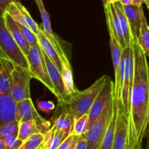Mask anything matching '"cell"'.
Returning <instances> with one entry per match:
<instances>
[{
    "label": "cell",
    "mask_w": 149,
    "mask_h": 149,
    "mask_svg": "<svg viewBox=\"0 0 149 149\" xmlns=\"http://www.w3.org/2000/svg\"><path fill=\"white\" fill-rule=\"evenodd\" d=\"M88 130V115L84 114L79 118L75 119L73 127L72 134L77 136L84 135Z\"/></svg>",
    "instance_id": "f1b7e54d"
},
{
    "label": "cell",
    "mask_w": 149,
    "mask_h": 149,
    "mask_svg": "<svg viewBox=\"0 0 149 149\" xmlns=\"http://www.w3.org/2000/svg\"><path fill=\"white\" fill-rule=\"evenodd\" d=\"M56 114L57 116H54L52 120V125L62 131L65 138H67L73 132V127L75 118L66 112H60L55 113L54 115Z\"/></svg>",
    "instance_id": "7402d4cb"
},
{
    "label": "cell",
    "mask_w": 149,
    "mask_h": 149,
    "mask_svg": "<svg viewBox=\"0 0 149 149\" xmlns=\"http://www.w3.org/2000/svg\"><path fill=\"white\" fill-rule=\"evenodd\" d=\"M15 105L11 95H0V127L15 120Z\"/></svg>",
    "instance_id": "e0dca14e"
},
{
    "label": "cell",
    "mask_w": 149,
    "mask_h": 149,
    "mask_svg": "<svg viewBox=\"0 0 149 149\" xmlns=\"http://www.w3.org/2000/svg\"><path fill=\"white\" fill-rule=\"evenodd\" d=\"M113 81H111L110 77L107 79L104 87L97 95V97L93 102L88 113V129L94 123L95 121L99 117L104 108L109 103V100L113 95Z\"/></svg>",
    "instance_id": "9c48e42d"
},
{
    "label": "cell",
    "mask_w": 149,
    "mask_h": 149,
    "mask_svg": "<svg viewBox=\"0 0 149 149\" xmlns=\"http://www.w3.org/2000/svg\"><path fill=\"white\" fill-rule=\"evenodd\" d=\"M15 66L5 54L0 55V95H10L11 73Z\"/></svg>",
    "instance_id": "7c38bea8"
},
{
    "label": "cell",
    "mask_w": 149,
    "mask_h": 149,
    "mask_svg": "<svg viewBox=\"0 0 149 149\" xmlns=\"http://www.w3.org/2000/svg\"><path fill=\"white\" fill-rule=\"evenodd\" d=\"M5 13L16 23L28 28L36 35L39 29V26L32 18L27 9L20 1H13L10 3Z\"/></svg>",
    "instance_id": "30bf717a"
},
{
    "label": "cell",
    "mask_w": 149,
    "mask_h": 149,
    "mask_svg": "<svg viewBox=\"0 0 149 149\" xmlns=\"http://www.w3.org/2000/svg\"><path fill=\"white\" fill-rule=\"evenodd\" d=\"M124 52L125 54V77L119 105L127 117L130 109V97L134 79V52L132 44L130 47L124 49Z\"/></svg>",
    "instance_id": "52a82bcc"
},
{
    "label": "cell",
    "mask_w": 149,
    "mask_h": 149,
    "mask_svg": "<svg viewBox=\"0 0 149 149\" xmlns=\"http://www.w3.org/2000/svg\"><path fill=\"white\" fill-rule=\"evenodd\" d=\"M19 129V122L14 120L0 127V138L7 136H14L17 138Z\"/></svg>",
    "instance_id": "f546056e"
},
{
    "label": "cell",
    "mask_w": 149,
    "mask_h": 149,
    "mask_svg": "<svg viewBox=\"0 0 149 149\" xmlns=\"http://www.w3.org/2000/svg\"><path fill=\"white\" fill-rule=\"evenodd\" d=\"M113 111H112L111 118L109 124L107 129L103 135L101 143L100 144L98 149H111L113 145V138L115 135V130H116V118H117V110H118V102L113 95Z\"/></svg>",
    "instance_id": "ffe728a7"
},
{
    "label": "cell",
    "mask_w": 149,
    "mask_h": 149,
    "mask_svg": "<svg viewBox=\"0 0 149 149\" xmlns=\"http://www.w3.org/2000/svg\"><path fill=\"white\" fill-rule=\"evenodd\" d=\"M0 149H6L4 145V143L2 141V139L1 138H0Z\"/></svg>",
    "instance_id": "b9f144b4"
},
{
    "label": "cell",
    "mask_w": 149,
    "mask_h": 149,
    "mask_svg": "<svg viewBox=\"0 0 149 149\" xmlns=\"http://www.w3.org/2000/svg\"><path fill=\"white\" fill-rule=\"evenodd\" d=\"M109 76L103 75L96 80L89 88L84 90H77L74 93L65 95L58 100V109L55 113L66 112L75 119L87 114L102 89L104 87Z\"/></svg>",
    "instance_id": "7a4b0ae2"
},
{
    "label": "cell",
    "mask_w": 149,
    "mask_h": 149,
    "mask_svg": "<svg viewBox=\"0 0 149 149\" xmlns=\"http://www.w3.org/2000/svg\"><path fill=\"white\" fill-rule=\"evenodd\" d=\"M132 4L138 7H141L143 5V4H147L149 3V0H132Z\"/></svg>",
    "instance_id": "8d00e7d4"
},
{
    "label": "cell",
    "mask_w": 149,
    "mask_h": 149,
    "mask_svg": "<svg viewBox=\"0 0 149 149\" xmlns=\"http://www.w3.org/2000/svg\"><path fill=\"white\" fill-rule=\"evenodd\" d=\"M0 47L15 65H18L29 70V63L26 57L13 39L6 26L4 16L0 17Z\"/></svg>",
    "instance_id": "277c9868"
},
{
    "label": "cell",
    "mask_w": 149,
    "mask_h": 149,
    "mask_svg": "<svg viewBox=\"0 0 149 149\" xmlns=\"http://www.w3.org/2000/svg\"><path fill=\"white\" fill-rule=\"evenodd\" d=\"M146 6H147V8H148V11H149V3H148V4H146Z\"/></svg>",
    "instance_id": "bcb514c9"
},
{
    "label": "cell",
    "mask_w": 149,
    "mask_h": 149,
    "mask_svg": "<svg viewBox=\"0 0 149 149\" xmlns=\"http://www.w3.org/2000/svg\"><path fill=\"white\" fill-rule=\"evenodd\" d=\"M36 37H37L39 46L42 48V50L45 52V53L49 58V59L55 64V65L58 68V69L61 71V62L59 55L58 54L56 49L54 47L52 44L47 38L42 29H40V28H39L37 33H36Z\"/></svg>",
    "instance_id": "44dd1931"
},
{
    "label": "cell",
    "mask_w": 149,
    "mask_h": 149,
    "mask_svg": "<svg viewBox=\"0 0 149 149\" xmlns=\"http://www.w3.org/2000/svg\"><path fill=\"white\" fill-rule=\"evenodd\" d=\"M17 26H18L19 29H20V31H21L22 34L23 35V36H24L26 40L28 42V43L30 45L31 47L36 46V45H37L38 44H39L37 37H36V35L35 34L33 31H31L30 29H28V28L19 24V23H17Z\"/></svg>",
    "instance_id": "4dcf8cb0"
},
{
    "label": "cell",
    "mask_w": 149,
    "mask_h": 149,
    "mask_svg": "<svg viewBox=\"0 0 149 149\" xmlns=\"http://www.w3.org/2000/svg\"><path fill=\"white\" fill-rule=\"evenodd\" d=\"M148 119L149 122V94H148Z\"/></svg>",
    "instance_id": "ee69618b"
},
{
    "label": "cell",
    "mask_w": 149,
    "mask_h": 149,
    "mask_svg": "<svg viewBox=\"0 0 149 149\" xmlns=\"http://www.w3.org/2000/svg\"><path fill=\"white\" fill-rule=\"evenodd\" d=\"M4 20H5L6 26H7L9 32L10 33L11 36H13V39L16 42L17 46L19 47L20 50L22 51L23 55L26 57L31 49L30 45L28 43L23 35L22 34L17 23L14 20H13L7 13H4Z\"/></svg>",
    "instance_id": "2e32d148"
},
{
    "label": "cell",
    "mask_w": 149,
    "mask_h": 149,
    "mask_svg": "<svg viewBox=\"0 0 149 149\" xmlns=\"http://www.w3.org/2000/svg\"><path fill=\"white\" fill-rule=\"evenodd\" d=\"M136 149H143V146H141V147H139V148H138Z\"/></svg>",
    "instance_id": "7dc6e473"
},
{
    "label": "cell",
    "mask_w": 149,
    "mask_h": 149,
    "mask_svg": "<svg viewBox=\"0 0 149 149\" xmlns=\"http://www.w3.org/2000/svg\"><path fill=\"white\" fill-rule=\"evenodd\" d=\"M65 139L63 132L52 125L45 133L43 146L46 149H57Z\"/></svg>",
    "instance_id": "cb8c5ba5"
},
{
    "label": "cell",
    "mask_w": 149,
    "mask_h": 149,
    "mask_svg": "<svg viewBox=\"0 0 149 149\" xmlns=\"http://www.w3.org/2000/svg\"><path fill=\"white\" fill-rule=\"evenodd\" d=\"M15 120L18 122L33 120L40 128L42 133L45 134L51 127V123L39 115L35 109L31 98H27L16 103Z\"/></svg>",
    "instance_id": "ba28073f"
},
{
    "label": "cell",
    "mask_w": 149,
    "mask_h": 149,
    "mask_svg": "<svg viewBox=\"0 0 149 149\" xmlns=\"http://www.w3.org/2000/svg\"><path fill=\"white\" fill-rule=\"evenodd\" d=\"M33 78L29 70L15 65L11 73L10 95L15 103L31 98L30 81Z\"/></svg>",
    "instance_id": "5b68a950"
},
{
    "label": "cell",
    "mask_w": 149,
    "mask_h": 149,
    "mask_svg": "<svg viewBox=\"0 0 149 149\" xmlns=\"http://www.w3.org/2000/svg\"><path fill=\"white\" fill-rule=\"evenodd\" d=\"M137 42L146 56L149 58V26L143 11L141 14V24Z\"/></svg>",
    "instance_id": "484cf974"
},
{
    "label": "cell",
    "mask_w": 149,
    "mask_h": 149,
    "mask_svg": "<svg viewBox=\"0 0 149 149\" xmlns=\"http://www.w3.org/2000/svg\"><path fill=\"white\" fill-rule=\"evenodd\" d=\"M13 1V0H0V8L5 13L10 3Z\"/></svg>",
    "instance_id": "d590c367"
},
{
    "label": "cell",
    "mask_w": 149,
    "mask_h": 149,
    "mask_svg": "<svg viewBox=\"0 0 149 149\" xmlns=\"http://www.w3.org/2000/svg\"><path fill=\"white\" fill-rule=\"evenodd\" d=\"M123 8L130 29L132 40H137L141 28V14L143 9L142 6L138 7L133 4L123 6Z\"/></svg>",
    "instance_id": "5bb4252c"
},
{
    "label": "cell",
    "mask_w": 149,
    "mask_h": 149,
    "mask_svg": "<svg viewBox=\"0 0 149 149\" xmlns=\"http://www.w3.org/2000/svg\"><path fill=\"white\" fill-rule=\"evenodd\" d=\"M36 133H42L40 128L33 120L19 122V129L17 138L24 141Z\"/></svg>",
    "instance_id": "4316f807"
},
{
    "label": "cell",
    "mask_w": 149,
    "mask_h": 149,
    "mask_svg": "<svg viewBox=\"0 0 149 149\" xmlns=\"http://www.w3.org/2000/svg\"><path fill=\"white\" fill-rule=\"evenodd\" d=\"M103 7H104L106 22L109 23L111 26L112 29L114 32L115 36H116V39L118 40L122 49H125L126 47H125L123 33H122L120 22H119V17L116 14L114 7H113V4H106V5H103Z\"/></svg>",
    "instance_id": "ac0fdd59"
},
{
    "label": "cell",
    "mask_w": 149,
    "mask_h": 149,
    "mask_svg": "<svg viewBox=\"0 0 149 149\" xmlns=\"http://www.w3.org/2000/svg\"><path fill=\"white\" fill-rule=\"evenodd\" d=\"M4 13H4V12L3 11L1 8H0V17H2V16H4Z\"/></svg>",
    "instance_id": "7bdbcfd3"
},
{
    "label": "cell",
    "mask_w": 149,
    "mask_h": 149,
    "mask_svg": "<svg viewBox=\"0 0 149 149\" xmlns=\"http://www.w3.org/2000/svg\"><path fill=\"white\" fill-rule=\"evenodd\" d=\"M38 108L42 111L49 113L55 109V106L52 101H38Z\"/></svg>",
    "instance_id": "d6a6232c"
},
{
    "label": "cell",
    "mask_w": 149,
    "mask_h": 149,
    "mask_svg": "<svg viewBox=\"0 0 149 149\" xmlns=\"http://www.w3.org/2000/svg\"><path fill=\"white\" fill-rule=\"evenodd\" d=\"M45 134L36 133L23 141L19 149H39L43 146Z\"/></svg>",
    "instance_id": "83f0119b"
},
{
    "label": "cell",
    "mask_w": 149,
    "mask_h": 149,
    "mask_svg": "<svg viewBox=\"0 0 149 149\" xmlns=\"http://www.w3.org/2000/svg\"><path fill=\"white\" fill-rule=\"evenodd\" d=\"M115 10L116 12L118 17H119V22H120L121 28H122V33H123L124 39H125V47H128L130 46L131 42H132V36H131L130 29L129 23H128L127 19L125 15V11H124L123 5L120 2H116L113 4Z\"/></svg>",
    "instance_id": "d4e9b609"
},
{
    "label": "cell",
    "mask_w": 149,
    "mask_h": 149,
    "mask_svg": "<svg viewBox=\"0 0 149 149\" xmlns=\"http://www.w3.org/2000/svg\"><path fill=\"white\" fill-rule=\"evenodd\" d=\"M121 0H102L103 3V5H106V4H113L116 2H120Z\"/></svg>",
    "instance_id": "f35d334b"
},
{
    "label": "cell",
    "mask_w": 149,
    "mask_h": 149,
    "mask_svg": "<svg viewBox=\"0 0 149 149\" xmlns=\"http://www.w3.org/2000/svg\"><path fill=\"white\" fill-rule=\"evenodd\" d=\"M127 117L118 103L116 130L111 149H126L127 141Z\"/></svg>",
    "instance_id": "8fae6325"
},
{
    "label": "cell",
    "mask_w": 149,
    "mask_h": 149,
    "mask_svg": "<svg viewBox=\"0 0 149 149\" xmlns=\"http://www.w3.org/2000/svg\"><path fill=\"white\" fill-rule=\"evenodd\" d=\"M6 149H19L23 141L14 136H7L1 138Z\"/></svg>",
    "instance_id": "1f68e13d"
},
{
    "label": "cell",
    "mask_w": 149,
    "mask_h": 149,
    "mask_svg": "<svg viewBox=\"0 0 149 149\" xmlns=\"http://www.w3.org/2000/svg\"><path fill=\"white\" fill-rule=\"evenodd\" d=\"M74 137H75V135L71 134V135H69L68 138H65V139L61 143V145L58 146V148L57 149H68V147H69V146L71 145V143H72Z\"/></svg>",
    "instance_id": "836d02e7"
},
{
    "label": "cell",
    "mask_w": 149,
    "mask_h": 149,
    "mask_svg": "<svg viewBox=\"0 0 149 149\" xmlns=\"http://www.w3.org/2000/svg\"><path fill=\"white\" fill-rule=\"evenodd\" d=\"M79 138V136H77V135H75V137H74V140H73L72 143H71V145L69 146V147H68V149H75L76 146H77V142H78Z\"/></svg>",
    "instance_id": "74e56055"
},
{
    "label": "cell",
    "mask_w": 149,
    "mask_h": 149,
    "mask_svg": "<svg viewBox=\"0 0 149 149\" xmlns=\"http://www.w3.org/2000/svg\"><path fill=\"white\" fill-rule=\"evenodd\" d=\"M14 1H20V0H13Z\"/></svg>",
    "instance_id": "c3c4849f"
},
{
    "label": "cell",
    "mask_w": 149,
    "mask_h": 149,
    "mask_svg": "<svg viewBox=\"0 0 149 149\" xmlns=\"http://www.w3.org/2000/svg\"><path fill=\"white\" fill-rule=\"evenodd\" d=\"M75 149H87V141L84 135L79 136Z\"/></svg>",
    "instance_id": "e575fe53"
},
{
    "label": "cell",
    "mask_w": 149,
    "mask_h": 149,
    "mask_svg": "<svg viewBox=\"0 0 149 149\" xmlns=\"http://www.w3.org/2000/svg\"><path fill=\"white\" fill-rule=\"evenodd\" d=\"M113 95L99 117L84 135L87 141V149H98L103 135L110 122L113 111Z\"/></svg>",
    "instance_id": "3957f363"
},
{
    "label": "cell",
    "mask_w": 149,
    "mask_h": 149,
    "mask_svg": "<svg viewBox=\"0 0 149 149\" xmlns=\"http://www.w3.org/2000/svg\"><path fill=\"white\" fill-rule=\"evenodd\" d=\"M146 148L145 149H149V123L148 125V127H147V130H146Z\"/></svg>",
    "instance_id": "ab89813d"
},
{
    "label": "cell",
    "mask_w": 149,
    "mask_h": 149,
    "mask_svg": "<svg viewBox=\"0 0 149 149\" xmlns=\"http://www.w3.org/2000/svg\"><path fill=\"white\" fill-rule=\"evenodd\" d=\"M59 56L61 62V74L63 81L64 90H65V95H68L74 93L77 89L74 85L71 65L63 50L59 54Z\"/></svg>",
    "instance_id": "d6986e66"
},
{
    "label": "cell",
    "mask_w": 149,
    "mask_h": 149,
    "mask_svg": "<svg viewBox=\"0 0 149 149\" xmlns=\"http://www.w3.org/2000/svg\"><path fill=\"white\" fill-rule=\"evenodd\" d=\"M39 149H46V148H45V147L44 146H42L40 147V148H39Z\"/></svg>",
    "instance_id": "f6af8a7d"
},
{
    "label": "cell",
    "mask_w": 149,
    "mask_h": 149,
    "mask_svg": "<svg viewBox=\"0 0 149 149\" xmlns=\"http://www.w3.org/2000/svg\"><path fill=\"white\" fill-rule=\"evenodd\" d=\"M36 2V5H37L39 11L40 13L41 17H42V26L43 29L42 31L45 33V36H47L49 42L52 44L54 47L56 49L57 52L59 55L61 52L63 51L62 48H61V45L59 44L58 41L57 40L56 37L54 35L53 31H52V27H51V23H50V19H49V14H48L47 11L45 9V5L42 0H34Z\"/></svg>",
    "instance_id": "9a60e30c"
},
{
    "label": "cell",
    "mask_w": 149,
    "mask_h": 149,
    "mask_svg": "<svg viewBox=\"0 0 149 149\" xmlns=\"http://www.w3.org/2000/svg\"><path fill=\"white\" fill-rule=\"evenodd\" d=\"M131 44L134 52V79L130 97L126 149H136L142 146L149 123V67L147 57L137 40H132Z\"/></svg>",
    "instance_id": "6da1fadb"
},
{
    "label": "cell",
    "mask_w": 149,
    "mask_h": 149,
    "mask_svg": "<svg viewBox=\"0 0 149 149\" xmlns=\"http://www.w3.org/2000/svg\"><path fill=\"white\" fill-rule=\"evenodd\" d=\"M120 3L123 6H127V5H130L132 4V0H121Z\"/></svg>",
    "instance_id": "60d3db41"
},
{
    "label": "cell",
    "mask_w": 149,
    "mask_h": 149,
    "mask_svg": "<svg viewBox=\"0 0 149 149\" xmlns=\"http://www.w3.org/2000/svg\"><path fill=\"white\" fill-rule=\"evenodd\" d=\"M29 65V71L33 76V78L40 81L51 93L55 94L54 86L49 79L47 65L45 64L42 49L38 44L34 47H31L29 54L26 56Z\"/></svg>",
    "instance_id": "8992f818"
},
{
    "label": "cell",
    "mask_w": 149,
    "mask_h": 149,
    "mask_svg": "<svg viewBox=\"0 0 149 149\" xmlns=\"http://www.w3.org/2000/svg\"><path fill=\"white\" fill-rule=\"evenodd\" d=\"M42 52L45 64L47 65V69L49 79H50L51 81H52V84L54 86V89H55V95L58 98V100H59L65 96L64 84L63 81L61 71L58 69V68L55 66V64L49 59V58L47 56L46 54L45 53V52L42 49Z\"/></svg>",
    "instance_id": "4fadbf2b"
},
{
    "label": "cell",
    "mask_w": 149,
    "mask_h": 149,
    "mask_svg": "<svg viewBox=\"0 0 149 149\" xmlns=\"http://www.w3.org/2000/svg\"><path fill=\"white\" fill-rule=\"evenodd\" d=\"M107 26L108 29H109V36H110V47L111 51L112 61H113V68H114V74H116V72L118 71L119 64H120L124 49H122L118 40L116 39L114 32H113L111 25L109 23H107Z\"/></svg>",
    "instance_id": "603a6c76"
}]
</instances>
